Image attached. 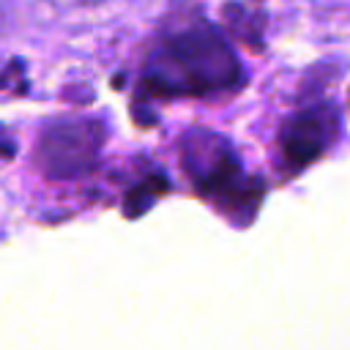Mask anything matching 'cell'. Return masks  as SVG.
Here are the masks:
<instances>
[{"mask_svg": "<svg viewBox=\"0 0 350 350\" xmlns=\"http://www.w3.org/2000/svg\"><path fill=\"white\" fill-rule=\"evenodd\" d=\"M63 3H88V0H63Z\"/></svg>", "mask_w": 350, "mask_h": 350, "instance_id": "3", "label": "cell"}, {"mask_svg": "<svg viewBox=\"0 0 350 350\" xmlns=\"http://www.w3.org/2000/svg\"><path fill=\"white\" fill-rule=\"evenodd\" d=\"M153 82L170 93H205L232 85L238 63L211 30H189L167 41L153 57Z\"/></svg>", "mask_w": 350, "mask_h": 350, "instance_id": "1", "label": "cell"}, {"mask_svg": "<svg viewBox=\"0 0 350 350\" xmlns=\"http://www.w3.org/2000/svg\"><path fill=\"white\" fill-rule=\"evenodd\" d=\"M320 150V123L314 120H298L287 139V153L295 161H309Z\"/></svg>", "mask_w": 350, "mask_h": 350, "instance_id": "2", "label": "cell"}]
</instances>
